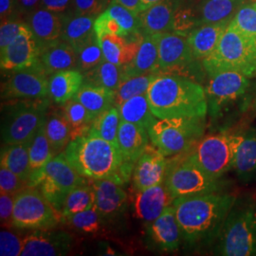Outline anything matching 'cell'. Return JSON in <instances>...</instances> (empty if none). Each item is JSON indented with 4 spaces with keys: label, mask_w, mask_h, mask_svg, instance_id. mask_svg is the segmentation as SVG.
<instances>
[{
    "label": "cell",
    "mask_w": 256,
    "mask_h": 256,
    "mask_svg": "<svg viewBox=\"0 0 256 256\" xmlns=\"http://www.w3.org/2000/svg\"><path fill=\"white\" fill-rule=\"evenodd\" d=\"M236 200L234 194L220 192L176 198L172 205L182 240L194 246L216 239Z\"/></svg>",
    "instance_id": "obj_1"
},
{
    "label": "cell",
    "mask_w": 256,
    "mask_h": 256,
    "mask_svg": "<svg viewBox=\"0 0 256 256\" xmlns=\"http://www.w3.org/2000/svg\"><path fill=\"white\" fill-rule=\"evenodd\" d=\"M147 97L158 119L206 118L208 100L200 82L176 74H160L152 82Z\"/></svg>",
    "instance_id": "obj_2"
},
{
    "label": "cell",
    "mask_w": 256,
    "mask_h": 256,
    "mask_svg": "<svg viewBox=\"0 0 256 256\" xmlns=\"http://www.w3.org/2000/svg\"><path fill=\"white\" fill-rule=\"evenodd\" d=\"M64 152L74 169L88 180H112L122 185L133 174L134 166L124 162L119 147L88 133L72 140Z\"/></svg>",
    "instance_id": "obj_3"
},
{
    "label": "cell",
    "mask_w": 256,
    "mask_h": 256,
    "mask_svg": "<svg viewBox=\"0 0 256 256\" xmlns=\"http://www.w3.org/2000/svg\"><path fill=\"white\" fill-rule=\"evenodd\" d=\"M216 239V254L256 256V204L236 202Z\"/></svg>",
    "instance_id": "obj_4"
},
{
    "label": "cell",
    "mask_w": 256,
    "mask_h": 256,
    "mask_svg": "<svg viewBox=\"0 0 256 256\" xmlns=\"http://www.w3.org/2000/svg\"><path fill=\"white\" fill-rule=\"evenodd\" d=\"M50 100L14 99L2 106L1 138L5 144L30 142L46 122Z\"/></svg>",
    "instance_id": "obj_5"
},
{
    "label": "cell",
    "mask_w": 256,
    "mask_h": 256,
    "mask_svg": "<svg viewBox=\"0 0 256 256\" xmlns=\"http://www.w3.org/2000/svg\"><path fill=\"white\" fill-rule=\"evenodd\" d=\"M208 75L236 70L250 77L256 75V45L229 24L216 50L202 60Z\"/></svg>",
    "instance_id": "obj_6"
},
{
    "label": "cell",
    "mask_w": 256,
    "mask_h": 256,
    "mask_svg": "<svg viewBox=\"0 0 256 256\" xmlns=\"http://www.w3.org/2000/svg\"><path fill=\"white\" fill-rule=\"evenodd\" d=\"M205 118L158 119L148 130L149 138L166 156L190 151L203 137Z\"/></svg>",
    "instance_id": "obj_7"
},
{
    "label": "cell",
    "mask_w": 256,
    "mask_h": 256,
    "mask_svg": "<svg viewBox=\"0 0 256 256\" xmlns=\"http://www.w3.org/2000/svg\"><path fill=\"white\" fill-rule=\"evenodd\" d=\"M165 185L173 198L220 192L222 182L207 174L190 151L169 160Z\"/></svg>",
    "instance_id": "obj_8"
},
{
    "label": "cell",
    "mask_w": 256,
    "mask_h": 256,
    "mask_svg": "<svg viewBox=\"0 0 256 256\" xmlns=\"http://www.w3.org/2000/svg\"><path fill=\"white\" fill-rule=\"evenodd\" d=\"M86 184L66 160L64 152L54 156L28 187H37L56 210H62L64 200L74 189Z\"/></svg>",
    "instance_id": "obj_9"
},
{
    "label": "cell",
    "mask_w": 256,
    "mask_h": 256,
    "mask_svg": "<svg viewBox=\"0 0 256 256\" xmlns=\"http://www.w3.org/2000/svg\"><path fill=\"white\" fill-rule=\"evenodd\" d=\"M238 142L239 133L221 131L202 137L190 153L207 174L220 180L234 170Z\"/></svg>",
    "instance_id": "obj_10"
},
{
    "label": "cell",
    "mask_w": 256,
    "mask_h": 256,
    "mask_svg": "<svg viewBox=\"0 0 256 256\" xmlns=\"http://www.w3.org/2000/svg\"><path fill=\"white\" fill-rule=\"evenodd\" d=\"M60 220L59 212L37 187H27L16 194L12 214L14 227L18 229H50Z\"/></svg>",
    "instance_id": "obj_11"
},
{
    "label": "cell",
    "mask_w": 256,
    "mask_h": 256,
    "mask_svg": "<svg viewBox=\"0 0 256 256\" xmlns=\"http://www.w3.org/2000/svg\"><path fill=\"white\" fill-rule=\"evenodd\" d=\"M208 77L205 92L208 111L212 117H216L222 110L240 100L250 86L248 77L236 70H220Z\"/></svg>",
    "instance_id": "obj_12"
},
{
    "label": "cell",
    "mask_w": 256,
    "mask_h": 256,
    "mask_svg": "<svg viewBox=\"0 0 256 256\" xmlns=\"http://www.w3.org/2000/svg\"><path fill=\"white\" fill-rule=\"evenodd\" d=\"M155 34L158 46L160 74H176L192 79L191 72L196 70L198 60L192 54L187 37L174 32Z\"/></svg>",
    "instance_id": "obj_13"
},
{
    "label": "cell",
    "mask_w": 256,
    "mask_h": 256,
    "mask_svg": "<svg viewBox=\"0 0 256 256\" xmlns=\"http://www.w3.org/2000/svg\"><path fill=\"white\" fill-rule=\"evenodd\" d=\"M48 74L40 61L18 70L12 72L9 79L2 86V100L38 99L48 95Z\"/></svg>",
    "instance_id": "obj_14"
},
{
    "label": "cell",
    "mask_w": 256,
    "mask_h": 256,
    "mask_svg": "<svg viewBox=\"0 0 256 256\" xmlns=\"http://www.w3.org/2000/svg\"><path fill=\"white\" fill-rule=\"evenodd\" d=\"M0 52L1 70L12 72L38 62L40 45L28 26Z\"/></svg>",
    "instance_id": "obj_15"
},
{
    "label": "cell",
    "mask_w": 256,
    "mask_h": 256,
    "mask_svg": "<svg viewBox=\"0 0 256 256\" xmlns=\"http://www.w3.org/2000/svg\"><path fill=\"white\" fill-rule=\"evenodd\" d=\"M72 246V236L66 232L36 230L24 238L21 256H64Z\"/></svg>",
    "instance_id": "obj_16"
},
{
    "label": "cell",
    "mask_w": 256,
    "mask_h": 256,
    "mask_svg": "<svg viewBox=\"0 0 256 256\" xmlns=\"http://www.w3.org/2000/svg\"><path fill=\"white\" fill-rule=\"evenodd\" d=\"M169 160L156 147L148 146L138 160L133 171V183L137 191L164 182Z\"/></svg>",
    "instance_id": "obj_17"
},
{
    "label": "cell",
    "mask_w": 256,
    "mask_h": 256,
    "mask_svg": "<svg viewBox=\"0 0 256 256\" xmlns=\"http://www.w3.org/2000/svg\"><path fill=\"white\" fill-rule=\"evenodd\" d=\"M174 200L164 182L138 191L134 200L136 216L150 225Z\"/></svg>",
    "instance_id": "obj_18"
},
{
    "label": "cell",
    "mask_w": 256,
    "mask_h": 256,
    "mask_svg": "<svg viewBox=\"0 0 256 256\" xmlns=\"http://www.w3.org/2000/svg\"><path fill=\"white\" fill-rule=\"evenodd\" d=\"M95 194V208L102 218L110 220L117 216L126 208L128 194L122 185L112 180H98L92 182Z\"/></svg>",
    "instance_id": "obj_19"
},
{
    "label": "cell",
    "mask_w": 256,
    "mask_h": 256,
    "mask_svg": "<svg viewBox=\"0 0 256 256\" xmlns=\"http://www.w3.org/2000/svg\"><path fill=\"white\" fill-rule=\"evenodd\" d=\"M184 0H162L138 14L140 32L144 34L172 32L176 12Z\"/></svg>",
    "instance_id": "obj_20"
},
{
    "label": "cell",
    "mask_w": 256,
    "mask_h": 256,
    "mask_svg": "<svg viewBox=\"0 0 256 256\" xmlns=\"http://www.w3.org/2000/svg\"><path fill=\"white\" fill-rule=\"evenodd\" d=\"M39 61L50 76L61 70H78L76 50L61 38L40 46Z\"/></svg>",
    "instance_id": "obj_21"
},
{
    "label": "cell",
    "mask_w": 256,
    "mask_h": 256,
    "mask_svg": "<svg viewBox=\"0 0 256 256\" xmlns=\"http://www.w3.org/2000/svg\"><path fill=\"white\" fill-rule=\"evenodd\" d=\"M149 134L146 128L120 120L118 131V146L124 162L135 164L148 146Z\"/></svg>",
    "instance_id": "obj_22"
},
{
    "label": "cell",
    "mask_w": 256,
    "mask_h": 256,
    "mask_svg": "<svg viewBox=\"0 0 256 256\" xmlns=\"http://www.w3.org/2000/svg\"><path fill=\"white\" fill-rule=\"evenodd\" d=\"M149 232L162 250L173 252L178 248L182 234L173 205L165 208L162 214L149 225Z\"/></svg>",
    "instance_id": "obj_23"
},
{
    "label": "cell",
    "mask_w": 256,
    "mask_h": 256,
    "mask_svg": "<svg viewBox=\"0 0 256 256\" xmlns=\"http://www.w3.org/2000/svg\"><path fill=\"white\" fill-rule=\"evenodd\" d=\"M158 74V46L156 34L142 32L137 54L133 61L122 66V78L142 74Z\"/></svg>",
    "instance_id": "obj_24"
},
{
    "label": "cell",
    "mask_w": 256,
    "mask_h": 256,
    "mask_svg": "<svg viewBox=\"0 0 256 256\" xmlns=\"http://www.w3.org/2000/svg\"><path fill=\"white\" fill-rule=\"evenodd\" d=\"M234 171L244 182L256 180V128L239 133Z\"/></svg>",
    "instance_id": "obj_25"
},
{
    "label": "cell",
    "mask_w": 256,
    "mask_h": 256,
    "mask_svg": "<svg viewBox=\"0 0 256 256\" xmlns=\"http://www.w3.org/2000/svg\"><path fill=\"white\" fill-rule=\"evenodd\" d=\"M28 25L36 37L40 46H43L61 38L63 14L39 8L30 14Z\"/></svg>",
    "instance_id": "obj_26"
},
{
    "label": "cell",
    "mask_w": 256,
    "mask_h": 256,
    "mask_svg": "<svg viewBox=\"0 0 256 256\" xmlns=\"http://www.w3.org/2000/svg\"><path fill=\"white\" fill-rule=\"evenodd\" d=\"M228 26V23L202 24L192 30L187 40L196 59L204 60L216 50Z\"/></svg>",
    "instance_id": "obj_27"
},
{
    "label": "cell",
    "mask_w": 256,
    "mask_h": 256,
    "mask_svg": "<svg viewBox=\"0 0 256 256\" xmlns=\"http://www.w3.org/2000/svg\"><path fill=\"white\" fill-rule=\"evenodd\" d=\"M84 84V74L79 70H61L50 75L48 95L55 104H64L72 100Z\"/></svg>",
    "instance_id": "obj_28"
},
{
    "label": "cell",
    "mask_w": 256,
    "mask_h": 256,
    "mask_svg": "<svg viewBox=\"0 0 256 256\" xmlns=\"http://www.w3.org/2000/svg\"><path fill=\"white\" fill-rule=\"evenodd\" d=\"M246 0H198L194 5L202 24L228 23Z\"/></svg>",
    "instance_id": "obj_29"
},
{
    "label": "cell",
    "mask_w": 256,
    "mask_h": 256,
    "mask_svg": "<svg viewBox=\"0 0 256 256\" xmlns=\"http://www.w3.org/2000/svg\"><path fill=\"white\" fill-rule=\"evenodd\" d=\"M96 18L74 12L64 14L61 39L74 46L76 50L95 34L94 22Z\"/></svg>",
    "instance_id": "obj_30"
},
{
    "label": "cell",
    "mask_w": 256,
    "mask_h": 256,
    "mask_svg": "<svg viewBox=\"0 0 256 256\" xmlns=\"http://www.w3.org/2000/svg\"><path fill=\"white\" fill-rule=\"evenodd\" d=\"M116 92L104 86L84 84L74 99L92 113L93 118L115 106Z\"/></svg>",
    "instance_id": "obj_31"
},
{
    "label": "cell",
    "mask_w": 256,
    "mask_h": 256,
    "mask_svg": "<svg viewBox=\"0 0 256 256\" xmlns=\"http://www.w3.org/2000/svg\"><path fill=\"white\" fill-rule=\"evenodd\" d=\"M45 128L54 155L64 152L72 140V130L63 108L46 114Z\"/></svg>",
    "instance_id": "obj_32"
},
{
    "label": "cell",
    "mask_w": 256,
    "mask_h": 256,
    "mask_svg": "<svg viewBox=\"0 0 256 256\" xmlns=\"http://www.w3.org/2000/svg\"><path fill=\"white\" fill-rule=\"evenodd\" d=\"M117 108L120 120L142 126L147 131L158 120L150 110L147 93L132 97Z\"/></svg>",
    "instance_id": "obj_33"
},
{
    "label": "cell",
    "mask_w": 256,
    "mask_h": 256,
    "mask_svg": "<svg viewBox=\"0 0 256 256\" xmlns=\"http://www.w3.org/2000/svg\"><path fill=\"white\" fill-rule=\"evenodd\" d=\"M30 142L5 144L1 150V166L8 168L10 171L16 174L22 180L28 182L32 176L30 165L28 146Z\"/></svg>",
    "instance_id": "obj_34"
},
{
    "label": "cell",
    "mask_w": 256,
    "mask_h": 256,
    "mask_svg": "<svg viewBox=\"0 0 256 256\" xmlns=\"http://www.w3.org/2000/svg\"><path fill=\"white\" fill-rule=\"evenodd\" d=\"M45 122L38 129L28 146L30 165L32 170L28 185L36 178L37 174L41 172L46 164L54 156L48 138L46 137Z\"/></svg>",
    "instance_id": "obj_35"
},
{
    "label": "cell",
    "mask_w": 256,
    "mask_h": 256,
    "mask_svg": "<svg viewBox=\"0 0 256 256\" xmlns=\"http://www.w3.org/2000/svg\"><path fill=\"white\" fill-rule=\"evenodd\" d=\"M120 124L119 110L114 106L94 118L88 133L90 135L102 138L118 146Z\"/></svg>",
    "instance_id": "obj_36"
},
{
    "label": "cell",
    "mask_w": 256,
    "mask_h": 256,
    "mask_svg": "<svg viewBox=\"0 0 256 256\" xmlns=\"http://www.w3.org/2000/svg\"><path fill=\"white\" fill-rule=\"evenodd\" d=\"M84 74V84L99 86L115 90L122 80V66L104 59L100 64Z\"/></svg>",
    "instance_id": "obj_37"
},
{
    "label": "cell",
    "mask_w": 256,
    "mask_h": 256,
    "mask_svg": "<svg viewBox=\"0 0 256 256\" xmlns=\"http://www.w3.org/2000/svg\"><path fill=\"white\" fill-rule=\"evenodd\" d=\"M158 74H146L122 78L116 90L115 106L138 95L146 94Z\"/></svg>",
    "instance_id": "obj_38"
},
{
    "label": "cell",
    "mask_w": 256,
    "mask_h": 256,
    "mask_svg": "<svg viewBox=\"0 0 256 256\" xmlns=\"http://www.w3.org/2000/svg\"><path fill=\"white\" fill-rule=\"evenodd\" d=\"M63 110L70 126L72 140L88 132L94 118L80 102L72 98L63 104Z\"/></svg>",
    "instance_id": "obj_39"
},
{
    "label": "cell",
    "mask_w": 256,
    "mask_h": 256,
    "mask_svg": "<svg viewBox=\"0 0 256 256\" xmlns=\"http://www.w3.org/2000/svg\"><path fill=\"white\" fill-rule=\"evenodd\" d=\"M95 205L94 190L90 185H81L74 189L64 200L62 210L60 212L61 218L92 209Z\"/></svg>",
    "instance_id": "obj_40"
},
{
    "label": "cell",
    "mask_w": 256,
    "mask_h": 256,
    "mask_svg": "<svg viewBox=\"0 0 256 256\" xmlns=\"http://www.w3.org/2000/svg\"><path fill=\"white\" fill-rule=\"evenodd\" d=\"M78 70L84 74L95 68L104 59L96 34L76 50Z\"/></svg>",
    "instance_id": "obj_41"
},
{
    "label": "cell",
    "mask_w": 256,
    "mask_h": 256,
    "mask_svg": "<svg viewBox=\"0 0 256 256\" xmlns=\"http://www.w3.org/2000/svg\"><path fill=\"white\" fill-rule=\"evenodd\" d=\"M230 25L256 45V3L243 5L232 19Z\"/></svg>",
    "instance_id": "obj_42"
},
{
    "label": "cell",
    "mask_w": 256,
    "mask_h": 256,
    "mask_svg": "<svg viewBox=\"0 0 256 256\" xmlns=\"http://www.w3.org/2000/svg\"><path fill=\"white\" fill-rule=\"evenodd\" d=\"M202 25L196 6H187L184 1L176 12L172 32L188 36L196 28Z\"/></svg>",
    "instance_id": "obj_43"
},
{
    "label": "cell",
    "mask_w": 256,
    "mask_h": 256,
    "mask_svg": "<svg viewBox=\"0 0 256 256\" xmlns=\"http://www.w3.org/2000/svg\"><path fill=\"white\" fill-rule=\"evenodd\" d=\"M101 216L95 206L92 209L82 210L72 216L61 218L64 223L68 224L74 229L86 234H95L101 227Z\"/></svg>",
    "instance_id": "obj_44"
},
{
    "label": "cell",
    "mask_w": 256,
    "mask_h": 256,
    "mask_svg": "<svg viewBox=\"0 0 256 256\" xmlns=\"http://www.w3.org/2000/svg\"><path fill=\"white\" fill-rule=\"evenodd\" d=\"M106 10L118 21L126 37L140 32V22L137 14L115 2H110Z\"/></svg>",
    "instance_id": "obj_45"
},
{
    "label": "cell",
    "mask_w": 256,
    "mask_h": 256,
    "mask_svg": "<svg viewBox=\"0 0 256 256\" xmlns=\"http://www.w3.org/2000/svg\"><path fill=\"white\" fill-rule=\"evenodd\" d=\"M104 57L110 63L122 66V57L128 44V37L106 34L98 38Z\"/></svg>",
    "instance_id": "obj_46"
},
{
    "label": "cell",
    "mask_w": 256,
    "mask_h": 256,
    "mask_svg": "<svg viewBox=\"0 0 256 256\" xmlns=\"http://www.w3.org/2000/svg\"><path fill=\"white\" fill-rule=\"evenodd\" d=\"M24 245V238L9 230L2 229L0 232V256H21Z\"/></svg>",
    "instance_id": "obj_47"
},
{
    "label": "cell",
    "mask_w": 256,
    "mask_h": 256,
    "mask_svg": "<svg viewBox=\"0 0 256 256\" xmlns=\"http://www.w3.org/2000/svg\"><path fill=\"white\" fill-rule=\"evenodd\" d=\"M94 30L97 38H100L106 34H119L122 36H126L118 21L111 16L106 10H104L95 19Z\"/></svg>",
    "instance_id": "obj_48"
},
{
    "label": "cell",
    "mask_w": 256,
    "mask_h": 256,
    "mask_svg": "<svg viewBox=\"0 0 256 256\" xmlns=\"http://www.w3.org/2000/svg\"><path fill=\"white\" fill-rule=\"evenodd\" d=\"M28 183L22 180L8 168L1 166L0 168V191L16 194L18 192L27 188Z\"/></svg>",
    "instance_id": "obj_49"
},
{
    "label": "cell",
    "mask_w": 256,
    "mask_h": 256,
    "mask_svg": "<svg viewBox=\"0 0 256 256\" xmlns=\"http://www.w3.org/2000/svg\"><path fill=\"white\" fill-rule=\"evenodd\" d=\"M28 27V23L21 22L16 19L2 22L0 26V50L5 48Z\"/></svg>",
    "instance_id": "obj_50"
},
{
    "label": "cell",
    "mask_w": 256,
    "mask_h": 256,
    "mask_svg": "<svg viewBox=\"0 0 256 256\" xmlns=\"http://www.w3.org/2000/svg\"><path fill=\"white\" fill-rule=\"evenodd\" d=\"M111 0H74V12L98 16L108 7Z\"/></svg>",
    "instance_id": "obj_51"
},
{
    "label": "cell",
    "mask_w": 256,
    "mask_h": 256,
    "mask_svg": "<svg viewBox=\"0 0 256 256\" xmlns=\"http://www.w3.org/2000/svg\"><path fill=\"white\" fill-rule=\"evenodd\" d=\"M16 196L14 194L1 192L0 196V220L1 225L4 228H12V214L14 207Z\"/></svg>",
    "instance_id": "obj_52"
},
{
    "label": "cell",
    "mask_w": 256,
    "mask_h": 256,
    "mask_svg": "<svg viewBox=\"0 0 256 256\" xmlns=\"http://www.w3.org/2000/svg\"><path fill=\"white\" fill-rule=\"evenodd\" d=\"M74 0H41L40 8L64 16L74 12Z\"/></svg>",
    "instance_id": "obj_53"
},
{
    "label": "cell",
    "mask_w": 256,
    "mask_h": 256,
    "mask_svg": "<svg viewBox=\"0 0 256 256\" xmlns=\"http://www.w3.org/2000/svg\"><path fill=\"white\" fill-rule=\"evenodd\" d=\"M16 14H19L18 0H0L1 23L14 20Z\"/></svg>",
    "instance_id": "obj_54"
},
{
    "label": "cell",
    "mask_w": 256,
    "mask_h": 256,
    "mask_svg": "<svg viewBox=\"0 0 256 256\" xmlns=\"http://www.w3.org/2000/svg\"><path fill=\"white\" fill-rule=\"evenodd\" d=\"M41 0H18L19 14H30L40 8Z\"/></svg>",
    "instance_id": "obj_55"
},
{
    "label": "cell",
    "mask_w": 256,
    "mask_h": 256,
    "mask_svg": "<svg viewBox=\"0 0 256 256\" xmlns=\"http://www.w3.org/2000/svg\"><path fill=\"white\" fill-rule=\"evenodd\" d=\"M111 2L118 3L137 14H142L144 10L142 0H111Z\"/></svg>",
    "instance_id": "obj_56"
},
{
    "label": "cell",
    "mask_w": 256,
    "mask_h": 256,
    "mask_svg": "<svg viewBox=\"0 0 256 256\" xmlns=\"http://www.w3.org/2000/svg\"><path fill=\"white\" fill-rule=\"evenodd\" d=\"M160 1H162V0H142V6H144V10L148 9L149 7L153 6V5L156 4V3L160 2Z\"/></svg>",
    "instance_id": "obj_57"
}]
</instances>
